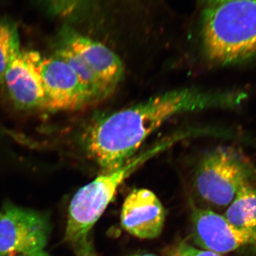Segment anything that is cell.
<instances>
[{"mask_svg":"<svg viewBox=\"0 0 256 256\" xmlns=\"http://www.w3.org/2000/svg\"><path fill=\"white\" fill-rule=\"evenodd\" d=\"M130 256H158L154 255V254H149V252H138V254H134Z\"/></svg>","mask_w":256,"mask_h":256,"instance_id":"cell-19","label":"cell"},{"mask_svg":"<svg viewBox=\"0 0 256 256\" xmlns=\"http://www.w3.org/2000/svg\"><path fill=\"white\" fill-rule=\"evenodd\" d=\"M164 220V207L150 190H134L126 197L120 222L128 233L139 238H156L162 232Z\"/></svg>","mask_w":256,"mask_h":256,"instance_id":"cell-10","label":"cell"},{"mask_svg":"<svg viewBox=\"0 0 256 256\" xmlns=\"http://www.w3.org/2000/svg\"><path fill=\"white\" fill-rule=\"evenodd\" d=\"M192 235L204 250L224 254L256 244V234L232 225L224 216L194 208L192 215Z\"/></svg>","mask_w":256,"mask_h":256,"instance_id":"cell-7","label":"cell"},{"mask_svg":"<svg viewBox=\"0 0 256 256\" xmlns=\"http://www.w3.org/2000/svg\"><path fill=\"white\" fill-rule=\"evenodd\" d=\"M227 1V0H200L201 2L204 4L205 8L206 6H212L220 3L223 2Z\"/></svg>","mask_w":256,"mask_h":256,"instance_id":"cell-17","label":"cell"},{"mask_svg":"<svg viewBox=\"0 0 256 256\" xmlns=\"http://www.w3.org/2000/svg\"><path fill=\"white\" fill-rule=\"evenodd\" d=\"M74 246L76 256H98L89 236Z\"/></svg>","mask_w":256,"mask_h":256,"instance_id":"cell-16","label":"cell"},{"mask_svg":"<svg viewBox=\"0 0 256 256\" xmlns=\"http://www.w3.org/2000/svg\"><path fill=\"white\" fill-rule=\"evenodd\" d=\"M256 175L254 165L242 152L230 146H220L202 158L195 175V188L208 204L227 206Z\"/></svg>","mask_w":256,"mask_h":256,"instance_id":"cell-4","label":"cell"},{"mask_svg":"<svg viewBox=\"0 0 256 256\" xmlns=\"http://www.w3.org/2000/svg\"><path fill=\"white\" fill-rule=\"evenodd\" d=\"M41 58L38 52L20 50L6 68L4 82L18 107L43 108L46 95L40 70Z\"/></svg>","mask_w":256,"mask_h":256,"instance_id":"cell-9","label":"cell"},{"mask_svg":"<svg viewBox=\"0 0 256 256\" xmlns=\"http://www.w3.org/2000/svg\"><path fill=\"white\" fill-rule=\"evenodd\" d=\"M52 14L68 18L80 12L88 0H42Z\"/></svg>","mask_w":256,"mask_h":256,"instance_id":"cell-14","label":"cell"},{"mask_svg":"<svg viewBox=\"0 0 256 256\" xmlns=\"http://www.w3.org/2000/svg\"><path fill=\"white\" fill-rule=\"evenodd\" d=\"M224 216L234 226L256 234V175L240 188Z\"/></svg>","mask_w":256,"mask_h":256,"instance_id":"cell-11","label":"cell"},{"mask_svg":"<svg viewBox=\"0 0 256 256\" xmlns=\"http://www.w3.org/2000/svg\"><path fill=\"white\" fill-rule=\"evenodd\" d=\"M40 70L46 95L43 108L74 110L97 102L68 64L55 56L42 57Z\"/></svg>","mask_w":256,"mask_h":256,"instance_id":"cell-6","label":"cell"},{"mask_svg":"<svg viewBox=\"0 0 256 256\" xmlns=\"http://www.w3.org/2000/svg\"><path fill=\"white\" fill-rule=\"evenodd\" d=\"M166 256H222L206 250H200L184 242H180L166 250Z\"/></svg>","mask_w":256,"mask_h":256,"instance_id":"cell-15","label":"cell"},{"mask_svg":"<svg viewBox=\"0 0 256 256\" xmlns=\"http://www.w3.org/2000/svg\"><path fill=\"white\" fill-rule=\"evenodd\" d=\"M11 256H50L48 255L47 252H45L44 250L43 252H34V254H21V255H14Z\"/></svg>","mask_w":256,"mask_h":256,"instance_id":"cell-18","label":"cell"},{"mask_svg":"<svg viewBox=\"0 0 256 256\" xmlns=\"http://www.w3.org/2000/svg\"><path fill=\"white\" fill-rule=\"evenodd\" d=\"M186 137L182 133L164 139L150 149L134 156L118 169L102 173L80 188L69 205L64 242L74 245L88 236L124 180L148 160Z\"/></svg>","mask_w":256,"mask_h":256,"instance_id":"cell-3","label":"cell"},{"mask_svg":"<svg viewBox=\"0 0 256 256\" xmlns=\"http://www.w3.org/2000/svg\"><path fill=\"white\" fill-rule=\"evenodd\" d=\"M54 56L68 64L82 84L90 90L97 102L110 95L111 92L96 76L84 60L68 46L60 42V46L56 50Z\"/></svg>","mask_w":256,"mask_h":256,"instance_id":"cell-12","label":"cell"},{"mask_svg":"<svg viewBox=\"0 0 256 256\" xmlns=\"http://www.w3.org/2000/svg\"><path fill=\"white\" fill-rule=\"evenodd\" d=\"M60 42L80 57L112 94L122 80L124 65L118 56L108 47L73 28H64Z\"/></svg>","mask_w":256,"mask_h":256,"instance_id":"cell-8","label":"cell"},{"mask_svg":"<svg viewBox=\"0 0 256 256\" xmlns=\"http://www.w3.org/2000/svg\"><path fill=\"white\" fill-rule=\"evenodd\" d=\"M46 215L13 204L0 210V256L43 252L50 238Z\"/></svg>","mask_w":256,"mask_h":256,"instance_id":"cell-5","label":"cell"},{"mask_svg":"<svg viewBox=\"0 0 256 256\" xmlns=\"http://www.w3.org/2000/svg\"><path fill=\"white\" fill-rule=\"evenodd\" d=\"M244 94L172 90L105 116L92 124L86 136L88 154L102 173L118 169L133 158L142 143L171 118L192 111L238 105Z\"/></svg>","mask_w":256,"mask_h":256,"instance_id":"cell-1","label":"cell"},{"mask_svg":"<svg viewBox=\"0 0 256 256\" xmlns=\"http://www.w3.org/2000/svg\"><path fill=\"white\" fill-rule=\"evenodd\" d=\"M204 50L220 65L256 57V0H227L202 13Z\"/></svg>","mask_w":256,"mask_h":256,"instance_id":"cell-2","label":"cell"},{"mask_svg":"<svg viewBox=\"0 0 256 256\" xmlns=\"http://www.w3.org/2000/svg\"><path fill=\"white\" fill-rule=\"evenodd\" d=\"M20 36L18 28L6 20H0V84L4 82L8 66L20 52Z\"/></svg>","mask_w":256,"mask_h":256,"instance_id":"cell-13","label":"cell"}]
</instances>
